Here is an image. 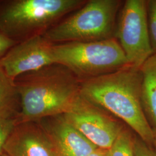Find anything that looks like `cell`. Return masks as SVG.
<instances>
[{
  "mask_svg": "<svg viewBox=\"0 0 156 156\" xmlns=\"http://www.w3.org/2000/svg\"><path fill=\"white\" fill-rule=\"evenodd\" d=\"M88 156H111L110 149L97 147Z\"/></svg>",
  "mask_w": 156,
  "mask_h": 156,
  "instance_id": "18",
  "label": "cell"
},
{
  "mask_svg": "<svg viewBox=\"0 0 156 156\" xmlns=\"http://www.w3.org/2000/svg\"><path fill=\"white\" fill-rule=\"evenodd\" d=\"M142 73L131 66L80 82V94L122 120L146 144L153 147L154 132L141 102Z\"/></svg>",
  "mask_w": 156,
  "mask_h": 156,
  "instance_id": "1",
  "label": "cell"
},
{
  "mask_svg": "<svg viewBox=\"0 0 156 156\" xmlns=\"http://www.w3.org/2000/svg\"></svg>",
  "mask_w": 156,
  "mask_h": 156,
  "instance_id": "21",
  "label": "cell"
},
{
  "mask_svg": "<svg viewBox=\"0 0 156 156\" xmlns=\"http://www.w3.org/2000/svg\"><path fill=\"white\" fill-rule=\"evenodd\" d=\"M147 22L151 48L156 54V0L147 1Z\"/></svg>",
  "mask_w": 156,
  "mask_h": 156,
  "instance_id": "14",
  "label": "cell"
},
{
  "mask_svg": "<svg viewBox=\"0 0 156 156\" xmlns=\"http://www.w3.org/2000/svg\"><path fill=\"white\" fill-rule=\"evenodd\" d=\"M38 122L49 135L56 156H88L97 148L63 115L46 117Z\"/></svg>",
  "mask_w": 156,
  "mask_h": 156,
  "instance_id": "10",
  "label": "cell"
},
{
  "mask_svg": "<svg viewBox=\"0 0 156 156\" xmlns=\"http://www.w3.org/2000/svg\"><path fill=\"white\" fill-rule=\"evenodd\" d=\"M133 142L134 137L123 128L110 149L111 156H135Z\"/></svg>",
  "mask_w": 156,
  "mask_h": 156,
  "instance_id": "13",
  "label": "cell"
},
{
  "mask_svg": "<svg viewBox=\"0 0 156 156\" xmlns=\"http://www.w3.org/2000/svg\"><path fill=\"white\" fill-rule=\"evenodd\" d=\"M85 4L81 0L0 1V31L17 42L45 32Z\"/></svg>",
  "mask_w": 156,
  "mask_h": 156,
  "instance_id": "3",
  "label": "cell"
},
{
  "mask_svg": "<svg viewBox=\"0 0 156 156\" xmlns=\"http://www.w3.org/2000/svg\"><path fill=\"white\" fill-rule=\"evenodd\" d=\"M154 144H153V147L156 152V131L155 130H154Z\"/></svg>",
  "mask_w": 156,
  "mask_h": 156,
  "instance_id": "19",
  "label": "cell"
},
{
  "mask_svg": "<svg viewBox=\"0 0 156 156\" xmlns=\"http://www.w3.org/2000/svg\"><path fill=\"white\" fill-rule=\"evenodd\" d=\"M0 156H9L8 154H7L6 153H5L4 151H3V152L0 154Z\"/></svg>",
  "mask_w": 156,
  "mask_h": 156,
  "instance_id": "20",
  "label": "cell"
},
{
  "mask_svg": "<svg viewBox=\"0 0 156 156\" xmlns=\"http://www.w3.org/2000/svg\"><path fill=\"white\" fill-rule=\"evenodd\" d=\"M133 143L135 156H156L154 147L146 144L137 135L134 137Z\"/></svg>",
  "mask_w": 156,
  "mask_h": 156,
  "instance_id": "16",
  "label": "cell"
},
{
  "mask_svg": "<svg viewBox=\"0 0 156 156\" xmlns=\"http://www.w3.org/2000/svg\"><path fill=\"white\" fill-rule=\"evenodd\" d=\"M17 123L16 118L0 117V154L9 135Z\"/></svg>",
  "mask_w": 156,
  "mask_h": 156,
  "instance_id": "15",
  "label": "cell"
},
{
  "mask_svg": "<svg viewBox=\"0 0 156 156\" xmlns=\"http://www.w3.org/2000/svg\"><path fill=\"white\" fill-rule=\"evenodd\" d=\"M53 44L43 35H36L18 42L0 59V66L14 80L23 73L55 63Z\"/></svg>",
  "mask_w": 156,
  "mask_h": 156,
  "instance_id": "8",
  "label": "cell"
},
{
  "mask_svg": "<svg viewBox=\"0 0 156 156\" xmlns=\"http://www.w3.org/2000/svg\"><path fill=\"white\" fill-rule=\"evenodd\" d=\"M120 5L117 0H91L42 35L53 44L91 42L113 37Z\"/></svg>",
  "mask_w": 156,
  "mask_h": 156,
  "instance_id": "5",
  "label": "cell"
},
{
  "mask_svg": "<svg viewBox=\"0 0 156 156\" xmlns=\"http://www.w3.org/2000/svg\"><path fill=\"white\" fill-rule=\"evenodd\" d=\"M17 43V42L9 38L0 31V59Z\"/></svg>",
  "mask_w": 156,
  "mask_h": 156,
  "instance_id": "17",
  "label": "cell"
},
{
  "mask_svg": "<svg viewBox=\"0 0 156 156\" xmlns=\"http://www.w3.org/2000/svg\"><path fill=\"white\" fill-rule=\"evenodd\" d=\"M13 80L20 98L17 123L65 114L80 95V80L67 67L57 63L23 73Z\"/></svg>",
  "mask_w": 156,
  "mask_h": 156,
  "instance_id": "2",
  "label": "cell"
},
{
  "mask_svg": "<svg viewBox=\"0 0 156 156\" xmlns=\"http://www.w3.org/2000/svg\"><path fill=\"white\" fill-rule=\"evenodd\" d=\"M3 151L9 156H56L49 135L38 121L16 123Z\"/></svg>",
  "mask_w": 156,
  "mask_h": 156,
  "instance_id": "9",
  "label": "cell"
},
{
  "mask_svg": "<svg viewBox=\"0 0 156 156\" xmlns=\"http://www.w3.org/2000/svg\"><path fill=\"white\" fill-rule=\"evenodd\" d=\"M53 54L55 63L67 67L80 82L130 66L115 37L54 44Z\"/></svg>",
  "mask_w": 156,
  "mask_h": 156,
  "instance_id": "4",
  "label": "cell"
},
{
  "mask_svg": "<svg viewBox=\"0 0 156 156\" xmlns=\"http://www.w3.org/2000/svg\"><path fill=\"white\" fill-rule=\"evenodd\" d=\"M20 111V98L14 80L0 66V117L16 118Z\"/></svg>",
  "mask_w": 156,
  "mask_h": 156,
  "instance_id": "12",
  "label": "cell"
},
{
  "mask_svg": "<svg viewBox=\"0 0 156 156\" xmlns=\"http://www.w3.org/2000/svg\"><path fill=\"white\" fill-rule=\"evenodd\" d=\"M140 69L142 105L151 128L156 131V54L151 56Z\"/></svg>",
  "mask_w": 156,
  "mask_h": 156,
  "instance_id": "11",
  "label": "cell"
},
{
  "mask_svg": "<svg viewBox=\"0 0 156 156\" xmlns=\"http://www.w3.org/2000/svg\"><path fill=\"white\" fill-rule=\"evenodd\" d=\"M118 21L115 38L129 65L140 68L153 55L147 22V1H126Z\"/></svg>",
  "mask_w": 156,
  "mask_h": 156,
  "instance_id": "6",
  "label": "cell"
},
{
  "mask_svg": "<svg viewBox=\"0 0 156 156\" xmlns=\"http://www.w3.org/2000/svg\"><path fill=\"white\" fill-rule=\"evenodd\" d=\"M64 116L97 147L110 149L123 129L120 123L106 111L80 94Z\"/></svg>",
  "mask_w": 156,
  "mask_h": 156,
  "instance_id": "7",
  "label": "cell"
}]
</instances>
